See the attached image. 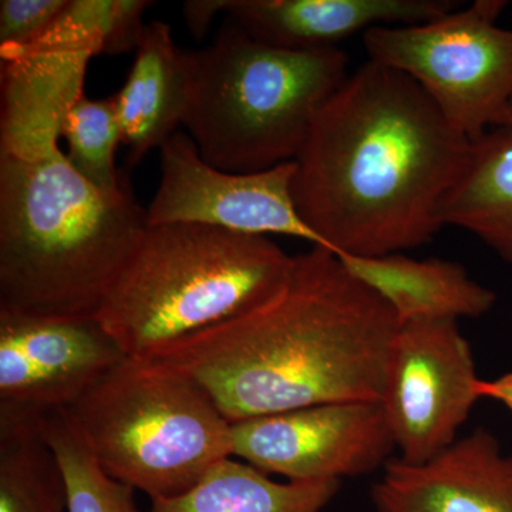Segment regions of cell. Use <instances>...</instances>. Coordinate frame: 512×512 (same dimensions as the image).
<instances>
[{
    "mask_svg": "<svg viewBox=\"0 0 512 512\" xmlns=\"http://www.w3.org/2000/svg\"><path fill=\"white\" fill-rule=\"evenodd\" d=\"M64 117H0V312L96 316L148 227L131 185L97 190L60 148Z\"/></svg>",
    "mask_w": 512,
    "mask_h": 512,
    "instance_id": "obj_3",
    "label": "cell"
},
{
    "mask_svg": "<svg viewBox=\"0 0 512 512\" xmlns=\"http://www.w3.org/2000/svg\"><path fill=\"white\" fill-rule=\"evenodd\" d=\"M134 55L126 83L114 94L128 168L183 126L190 82V50L175 45L168 23L148 22Z\"/></svg>",
    "mask_w": 512,
    "mask_h": 512,
    "instance_id": "obj_14",
    "label": "cell"
},
{
    "mask_svg": "<svg viewBox=\"0 0 512 512\" xmlns=\"http://www.w3.org/2000/svg\"><path fill=\"white\" fill-rule=\"evenodd\" d=\"M295 256L269 237L198 224L148 225L96 318L124 355L157 350L274 298Z\"/></svg>",
    "mask_w": 512,
    "mask_h": 512,
    "instance_id": "obj_4",
    "label": "cell"
},
{
    "mask_svg": "<svg viewBox=\"0 0 512 512\" xmlns=\"http://www.w3.org/2000/svg\"><path fill=\"white\" fill-rule=\"evenodd\" d=\"M69 0H2L0 56L40 39L56 22Z\"/></svg>",
    "mask_w": 512,
    "mask_h": 512,
    "instance_id": "obj_21",
    "label": "cell"
},
{
    "mask_svg": "<svg viewBox=\"0 0 512 512\" xmlns=\"http://www.w3.org/2000/svg\"><path fill=\"white\" fill-rule=\"evenodd\" d=\"M372 503L375 512H512V454L480 427L426 463L390 460Z\"/></svg>",
    "mask_w": 512,
    "mask_h": 512,
    "instance_id": "obj_12",
    "label": "cell"
},
{
    "mask_svg": "<svg viewBox=\"0 0 512 512\" xmlns=\"http://www.w3.org/2000/svg\"><path fill=\"white\" fill-rule=\"evenodd\" d=\"M338 258L350 274L390 306L399 326L416 320L480 318L497 302L493 289L478 284L456 262L413 259L403 252Z\"/></svg>",
    "mask_w": 512,
    "mask_h": 512,
    "instance_id": "obj_15",
    "label": "cell"
},
{
    "mask_svg": "<svg viewBox=\"0 0 512 512\" xmlns=\"http://www.w3.org/2000/svg\"><path fill=\"white\" fill-rule=\"evenodd\" d=\"M160 164L148 225L198 224L261 237L285 235L325 248L293 200L295 161L256 173H229L202 160L192 138L177 131L160 148Z\"/></svg>",
    "mask_w": 512,
    "mask_h": 512,
    "instance_id": "obj_9",
    "label": "cell"
},
{
    "mask_svg": "<svg viewBox=\"0 0 512 512\" xmlns=\"http://www.w3.org/2000/svg\"><path fill=\"white\" fill-rule=\"evenodd\" d=\"M481 380L456 320L400 325L387 353L379 402L399 458L426 463L453 446L481 399Z\"/></svg>",
    "mask_w": 512,
    "mask_h": 512,
    "instance_id": "obj_8",
    "label": "cell"
},
{
    "mask_svg": "<svg viewBox=\"0 0 512 512\" xmlns=\"http://www.w3.org/2000/svg\"><path fill=\"white\" fill-rule=\"evenodd\" d=\"M504 0H476L419 25L366 32L369 60L406 74L471 143L495 127L512 97V30Z\"/></svg>",
    "mask_w": 512,
    "mask_h": 512,
    "instance_id": "obj_7",
    "label": "cell"
},
{
    "mask_svg": "<svg viewBox=\"0 0 512 512\" xmlns=\"http://www.w3.org/2000/svg\"><path fill=\"white\" fill-rule=\"evenodd\" d=\"M396 444L379 402L319 404L232 423V457L288 481H342L384 468Z\"/></svg>",
    "mask_w": 512,
    "mask_h": 512,
    "instance_id": "obj_10",
    "label": "cell"
},
{
    "mask_svg": "<svg viewBox=\"0 0 512 512\" xmlns=\"http://www.w3.org/2000/svg\"><path fill=\"white\" fill-rule=\"evenodd\" d=\"M127 356L96 316L0 312V404L67 409Z\"/></svg>",
    "mask_w": 512,
    "mask_h": 512,
    "instance_id": "obj_11",
    "label": "cell"
},
{
    "mask_svg": "<svg viewBox=\"0 0 512 512\" xmlns=\"http://www.w3.org/2000/svg\"><path fill=\"white\" fill-rule=\"evenodd\" d=\"M498 126L512 127V97L510 101H508L507 106H505L503 113H501L500 117H498L497 124H495V127Z\"/></svg>",
    "mask_w": 512,
    "mask_h": 512,
    "instance_id": "obj_24",
    "label": "cell"
},
{
    "mask_svg": "<svg viewBox=\"0 0 512 512\" xmlns=\"http://www.w3.org/2000/svg\"><path fill=\"white\" fill-rule=\"evenodd\" d=\"M440 218L443 227L466 229L512 268V127L490 128L471 143Z\"/></svg>",
    "mask_w": 512,
    "mask_h": 512,
    "instance_id": "obj_16",
    "label": "cell"
},
{
    "mask_svg": "<svg viewBox=\"0 0 512 512\" xmlns=\"http://www.w3.org/2000/svg\"><path fill=\"white\" fill-rule=\"evenodd\" d=\"M60 134L69 148L67 160L97 190L119 194L130 185L127 175L116 167L123 130L114 94L103 99L83 94L67 111Z\"/></svg>",
    "mask_w": 512,
    "mask_h": 512,
    "instance_id": "obj_19",
    "label": "cell"
},
{
    "mask_svg": "<svg viewBox=\"0 0 512 512\" xmlns=\"http://www.w3.org/2000/svg\"><path fill=\"white\" fill-rule=\"evenodd\" d=\"M114 480L173 498L232 457V423L201 387L141 360L124 359L67 407Z\"/></svg>",
    "mask_w": 512,
    "mask_h": 512,
    "instance_id": "obj_6",
    "label": "cell"
},
{
    "mask_svg": "<svg viewBox=\"0 0 512 512\" xmlns=\"http://www.w3.org/2000/svg\"><path fill=\"white\" fill-rule=\"evenodd\" d=\"M457 5L453 0H225V13L266 45L319 50L382 26L431 22Z\"/></svg>",
    "mask_w": 512,
    "mask_h": 512,
    "instance_id": "obj_13",
    "label": "cell"
},
{
    "mask_svg": "<svg viewBox=\"0 0 512 512\" xmlns=\"http://www.w3.org/2000/svg\"><path fill=\"white\" fill-rule=\"evenodd\" d=\"M399 329L390 306L338 255L295 256L274 298L141 362L201 387L231 423L319 404L380 402Z\"/></svg>",
    "mask_w": 512,
    "mask_h": 512,
    "instance_id": "obj_2",
    "label": "cell"
},
{
    "mask_svg": "<svg viewBox=\"0 0 512 512\" xmlns=\"http://www.w3.org/2000/svg\"><path fill=\"white\" fill-rule=\"evenodd\" d=\"M348 77V56L338 47L266 45L229 19L210 45L190 50L183 126L202 160L222 171L292 163Z\"/></svg>",
    "mask_w": 512,
    "mask_h": 512,
    "instance_id": "obj_5",
    "label": "cell"
},
{
    "mask_svg": "<svg viewBox=\"0 0 512 512\" xmlns=\"http://www.w3.org/2000/svg\"><path fill=\"white\" fill-rule=\"evenodd\" d=\"M45 413L0 404V512H70L66 477Z\"/></svg>",
    "mask_w": 512,
    "mask_h": 512,
    "instance_id": "obj_18",
    "label": "cell"
},
{
    "mask_svg": "<svg viewBox=\"0 0 512 512\" xmlns=\"http://www.w3.org/2000/svg\"><path fill=\"white\" fill-rule=\"evenodd\" d=\"M225 13V0H188L183 5V16L188 32L202 42L210 32L214 19Z\"/></svg>",
    "mask_w": 512,
    "mask_h": 512,
    "instance_id": "obj_22",
    "label": "cell"
},
{
    "mask_svg": "<svg viewBox=\"0 0 512 512\" xmlns=\"http://www.w3.org/2000/svg\"><path fill=\"white\" fill-rule=\"evenodd\" d=\"M470 148L419 84L367 60L319 111L293 200L333 254H400L443 228L441 205Z\"/></svg>",
    "mask_w": 512,
    "mask_h": 512,
    "instance_id": "obj_1",
    "label": "cell"
},
{
    "mask_svg": "<svg viewBox=\"0 0 512 512\" xmlns=\"http://www.w3.org/2000/svg\"><path fill=\"white\" fill-rule=\"evenodd\" d=\"M340 485L335 480H274L231 457L184 494L151 500L148 512H325Z\"/></svg>",
    "mask_w": 512,
    "mask_h": 512,
    "instance_id": "obj_17",
    "label": "cell"
},
{
    "mask_svg": "<svg viewBox=\"0 0 512 512\" xmlns=\"http://www.w3.org/2000/svg\"><path fill=\"white\" fill-rule=\"evenodd\" d=\"M480 396L504 404L512 412V372L494 380H481Z\"/></svg>",
    "mask_w": 512,
    "mask_h": 512,
    "instance_id": "obj_23",
    "label": "cell"
},
{
    "mask_svg": "<svg viewBox=\"0 0 512 512\" xmlns=\"http://www.w3.org/2000/svg\"><path fill=\"white\" fill-rule=\"evenodd\" d=\"M42 424L66 477L70 512H143L136 490L99 466L66 409L46 412Z\"/></svg>",
    "mask_w": 512,
    "mask_h": 512,
    "instance_id": "obj_20",
    "label": "cell"
}]
</instances>
